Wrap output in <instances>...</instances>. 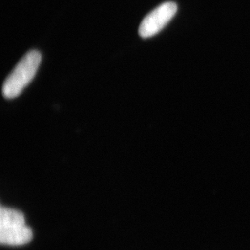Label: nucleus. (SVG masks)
<instances>
[{
  "mask_svg": "<svg viewBox=\"0 0 250 250\" xmlns=\"http://www.w3.org/2000/svg\"><path fill=\"white\" fill-rule=\"evenodd\" d=\"M42 61L38 50H30L22 58L12 73L7 76L2 85V95L7 99L20 96L22 91L33 81Z\"/></svg>",
  "mask_w": 250,
  "mask_h": 250,
  "instance_id": "f257e3e1",
  "label": "nucleus"
},
{
  "mask_svg": "<svg viewBox=\"0 0 250 250\" xmlns=\"http://www.w3.org/2000/svg\"><path fill=\"white\" fill-rule=\"evenodd\" d=\"M33 231L27 226L23 214L19 210L1 207L0 242L3 246H21L33 240Z\"/></svg>",
  "mask_w": 250,
  "mask_h": 250,
  "instance_id": "f03ea898",
  "label": "nucleus"
},
{
  "mask_svg": "<svg viewBox=\"0 0 250 250\" xmlns=\"http://www.w3.org/2000/svg\"><path fill=\"white\" fill-rule=\"evenodd\" d=\"M174 2H164L145 17L140 24L139 34L141 38H148L160 33L177 13Z\"/></svg>",
  "mask_w": 250,
  "mask_h": 250,
  "instance_id": "7ed1b4c3",
  "label": "nucleus"
}]
</instances>
